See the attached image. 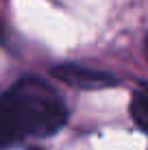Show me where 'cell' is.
Instances as JSON below:
<instances>
[{
  "instance_id": "obj_1",
  "label": "cell",
  "mask_w": 148,
  "mask_h": 150,
  "mask_svg": "<svg viewBox=\"0 0 148 150\" xmlns=\"http://www.w3.org/2000/svg\"><path fill=\"white\" fill-rule=\"evenodd\" d=\"M68 122L59 91L39 76H22L0 96V146L52 137Z\"/></svg>"
},
{
  "instance_id": "obj_2",
  "label": "cell",
  "mask_w": 148,
  "mask_h": 150,
  "mask_svg": "<svg viewBox=\"0 0 148 150\" xmlns=\"http://www.w3.org/2000/svg\"><path fill=\"white\" fill-rule=\"evenodd\" d=\"M50 76L57 79L65 85L74 87V89L83 91H96V89H109V87H118L120 79L111 72L89 68V65L81 63H59L50 68Z\"/></svg>"
},
{
  "instance_id": "obj_5",
  "label": "cell",
  "mask_w": 148,
  "mask_h": 150,
  "mask_svg": "<svg viewBox=\"0 0 148 150\" xmlns=\"http://www.w3.org/2000/svg\"><path fill=\"white\" fill-rule=\"evenodd\" d=\"M146 57H148V37H146Z\"/></svg>"
},
{
  "instance_id": "obj_4",
  "label": "cell",
  "mask_w": 148,
  "mask_h": 150,
  "mask_svg": "<svg viewBox=\"0 0 148 150\" xmlns=\"http://www.w3.org/2000/svg\"><path fill=\"white\" fill-rule=\"evenodd\" d=\"M7 41V35H4V26H2V22H0V46Z\"/></svg>"
},
{
  "instance_id": "obj_3",
  "label": "cell",
  "mask_w": 148,
  "mask_h": 150,
  "mask_svg": "<svg viewBox=\"0 0 148 150\" xmlns=\"http://www.w3.org/2000/svg\"><path fill=\"white\" fill-rule=\"evenodd\" d=\"M131 117L144 133H148V85H142L131 98Z\"/></svg>"
}]
</instances>
